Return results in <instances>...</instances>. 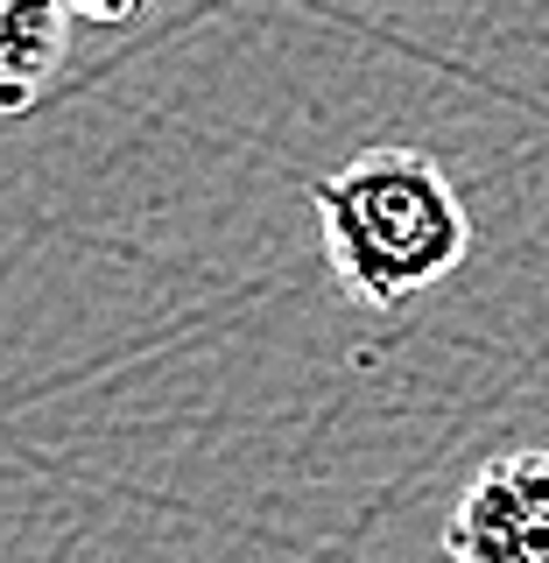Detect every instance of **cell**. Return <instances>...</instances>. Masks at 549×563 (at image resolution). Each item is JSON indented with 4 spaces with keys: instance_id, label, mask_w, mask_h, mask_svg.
I'll use <instances>...</instances> for the list:
<instances>
[{
    "instance_id": "2",
    "label": "cell",
    "mask_w": 549,
    "mask_h": 563,
    "mask_svg": "<svg viewBox=\"0 0 549 563\" xmlns=\"http://www.w3.org/2000/svg\"><path fill=\"white\" fill-rule=\"evenodd\" d=\"M444 563H549V451H493L444 521Z\"/></svg>"
},
{
    "instance_id": "4",
    "label": "cell",
    "mask_w": 549,
    "mask_h": 563,
    "mask_svg": "<svg viewBox=\"0 0 549 563\" xmlns=\"http://www.w3.org/2000/svg\"><path fill=\"white\" fill-rule=\"evenodd\" d=\"M70 14H85V22H134L149 0H64Z\"/></svg>"
},
{
    "instance_id": "3",
    "label": "cell",
    "mask_w": 549,
    "mask_h": 563,
    "mask_svg": "<svg viewBox=\"0 0 549 563\" xmlns=\"http://www.w3.org/2000/svg\"><path fill=\"white\" fill-rule=\"evenodd\" d=\"M64 0H0V113H22L57 64Z\"/></svg>"
},
{
    "instance_id": "1",
    "label": "cell",
    "mask_w": 549,
    "mask_h": 563,
    "mask_svg": "<svg viewBox=\"0 0 549 563\" xmlns=\"http://www.w3.org/2000/svg\"><path fill=\"white\" fill-rule=\"evenodd\" d=\"M317 233L339 289L360 310H402L451 282L472 254V211L451 169L422 148H360L339 169L310 176Z\"/></svg>"
}]
</instances>
